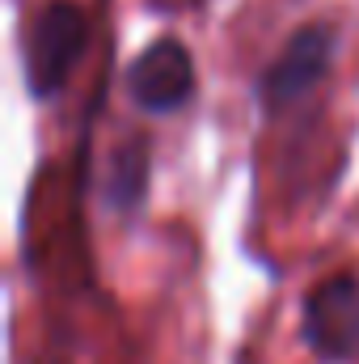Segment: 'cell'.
I'll return each instance as SVG.
<instances>
[{
    "label": "cell",
    "instance_id": "cell-1",
    "mask_svg": "<svg viewBox=\"0 0 359 364\" xmlns=\"http://www.w3.org/2000/svg\"><path fill=\"white\" fill-rule=\"evenodd\" d=\"M85 47H89V17L68 0L47 4L34 17L30 43H26V85H30V93L55 97L64 90V81L72 77V68L81 64Z\"/></svg>",
    "mask_w": 359,
    "mask_h": 364
},
{
    "label": "cell",
    "instance_id": "cell-2",
    "mask_svg": "<svg viewBox=\"0 0 359 364\" xmlns=\"http://www.w3.org/2000/svg\"><path fill=\"white\" fill-rule=\"evenodd\" d=\"M304 348L321 364L359 360V279L355 275H330L309 288L304 296Z\"/></svg>",
    "mask_w": 359,
    "mask_h": 364
},
{
    "label": "cell",
    "instance_id": "cell-3",
    "mask_svg": "<svg viewBox=\"0 0 359 364\" xmlns=\"http://www.w3.org/2000/svg\"><path fill=\"white\" fill-rule=\"evenodd\" d=\"M330 64H334V26H326V21L300 26L287 38V47L275 55V64L263 73V81H258L263 102L270 110H287V106L304 102L321 85Z\"/></svg>",
    "mask_w": 359,
    "mask_h": 364
},
{
    "label": "cell",
    "instance_id": "cell-4",
    "mask_svg": "<svg viewBox=\"0 0 359 364\" xmlns=\"http://www.w3.org/2000/svg\"><path fill=\"white\" fill-rule=\"evenodd\" d=\"M127 93L148 114H174L194 93V60L178 38H153L127 68Z\"/></svg>",
    "mask_w": 359,
    "mask_h": 364
},
{
    "label": "cell",
    "instance_id": "cell-5",
    "mask_svg": "<svg viewBox=\"0 0 359 364\" xmlns=\"http://www.w3.org/2000/svg\"><path fill=\"white\" fill-rule=\"evenodd\" d=\"M148 170H153V157H148V144L144 140H127L110 153L106 161V182H101V195L114 212H140L144 208V195H148Z\"/></svg>",
    "mask_w": 359,
    "mask_h": 364
}]
</instances>
